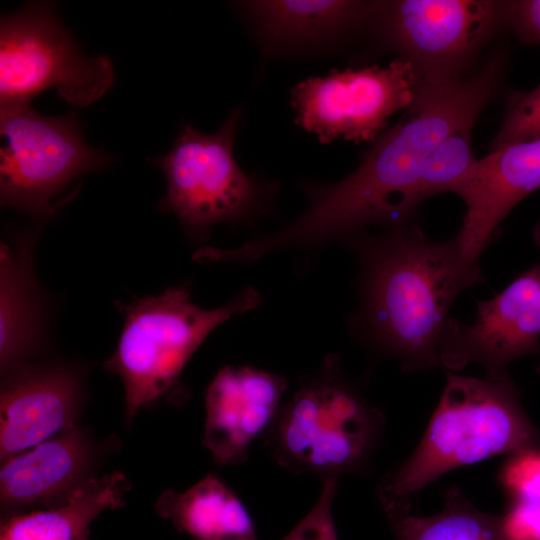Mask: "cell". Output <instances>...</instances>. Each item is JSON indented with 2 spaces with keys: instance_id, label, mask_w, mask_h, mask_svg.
<instances>
[{
  "instance_id": "1",
  "label": "cell",
  "mask_w": 540,
  "mask_h": 540,
  "mask_svg": "<svg viewBox=\"0 0 540 540\" xmlns=\"http://www.w3.org/2000/svg\"><path fill=\"white\" fill-rule=\"evenodd\" d=\"M506 62L505 51L492 50L459 81L417 87L413 103L378 135L357 169L339 182L311 188L306 210L277 233L261 237L260 251L347 237L371 224L391 229L414 223L426 200L421 179L427 157L454 131L475 125L501 84Z\"/></svg>"
},
{
  "instance_id": "2",
  "label": "cell",
  "mask_w": 540,
  "mask_h": 540,
  "mask_svg": "<svg viewBox=\"0 0 540 540\" xmlns=\"http://www.w3.org/2000/svg\"><path fill=\"white\" fill-rule=\"evenodd\" d=\"M361 263L358 329L407 373L440 367L439 341L457 296L484 282L457 239L431 241L415 223L346 237Z\"/></svg>"
},
{
  "instance_id": "3",
  "label": "cell",
  "mask_w": 540,
  "mask_h": 540,
  "mask_svg": "<svg viewBox=\"0 0 540 540\" xmlns=\"http://www.w3.org/2000/svg\"><path fill=\"white\" fill-rule=\"evenodd\" d=\"M540 446L512 378L492 381L447 373L438 405L412 454L382 479L386 516L411 512L414 498L445 473Z\"/></svg>"
},
{
  "instance_id": "4",
  "label": "cell",
  "mask_w": 540,
  "mask_h": 540,
  "mask_svg": "<svg viewBox=\"0 0 540 540\" xmlns=\"http://www.w3.org/2000/svg\"><path fill=\"white\" fill-rule=\"evenodd\" d=\"M384 417L328 356L317 375L285 403L267 433L275 462L321 478L365 471L378 447Z\"/></svg>"
},
{
  "instance_id": "5",
  "label": "cell",
  "mask_w": 540,
  "mask_h": 540,
  "mask_svg": "<svg viewBox=\"0 0 540 540\" xmlns=\"http://www.w3.org/2000/svg\"><path fill=\"white\" fill-rule=\"evenodd\" d=\"M260 301L259 292L248 287L220 308L203 309L183 285L121 305L123 329L104 367L123 383L126 417L132 420L139 408L179 387L183 368L205 338Z\"/></svg>"
},
{
  "instance_id": "6",
  "label": "cell",
  "mask_w": 540,
  "mask_h": 540,
  "mask_svg": "<svg viewBox=\"0 0 540 540\" xmlns=\"http://www.w3.org/2000/svg\"><path fill=\"white\" fill-rule=\"evenodd\" d=\"M507 28L506 1H377L369 31L385 51L412 65L418 86L459 81Z\"/></svg>"
},
{
  "instance_id": "7",
  "label": "cell",
  "mask_w": 540,
  "mask_h": 540,
  "mask_svg": "<svg viewBox=\"0 0 540 540\" xmlns=\"http://www.w3.org/2000/svg\"><path fill=\"white\" fill-rule=\"evenodd\" d=\"M114 83L107 56L85 57L61 24L55 4L34 1L0 21V108L30 105L54 88L75 108L103 97Z\"/></svg>"
},
{
  "instance_id": "8",
  "label": "cell",
  "mask_w": 540,
  "mask_h": 540,
  "mask_svg": "<svg viewBox=\"0 0 540 540\" xmlns=\"http://www.w3.org/2000/svg\"><path fill=\"white\" fill-rule=\"evenodd\" d=\"M241 114L242 108H234L213 133L184 124L172 148L150 159L167 183L159 208L174 214L192 237L203 239L221 222L252 218L267 200L268 189L233 156Z\"/></svg>"
},
{
  "instance_id": "9",
  "label": "cell",
  "mask_w": 540,
  "mask_h": 540,
  "mask_svg": "<svg viewBox=\"0 0 540 540\" xmlns=\"http://www.w3.org/2000/svg\"><path fill=\"white\" fill-rule=\"evenodd\" d=\"M0 202L36 217H49L55 201L77 177L115 159L89 146L74 113L44 116L30 105L0 108Z\"/></svg>"
},
{
  "instance_id": "10",
  "label": "cell",
  "mask_w": 540,
  "mask_h": 540,
  "mask_svg": "<svg viewBox=\"0 0 540 540\" xmlns=\"http://www.w3.org/2000/svg\"><path fill=\"white\" fill-rule=\"evenodd\" d=\"M412 65L396 58L387 67L331 70L309 77L291 91L295 122L327 144L342 137L357 144L374 141L391 115L414 101Z\"/></svg>"
},
{
  "instance_id": "11",
  "label": "cell",
  "mask_w": 540,
  "mask_h": 540,
  "mask_svg": "<svg viewBox=\"0 0 540 540\" xmlns=\"http://www.w3.org/2000/svg\"><path fill=\"white\" fill-rule=\"evenodd\" d=\"M476 318L465 324L449 318L439 341L440 367L460 371L480 364L484 378H511L508 366L517 359L540 356V265L518 275L488 300H476Z\"/></svg>"
},
{
  "instance_id": "12",
  "label": "cell",
  "mask_w": 540,
  "mask_h": 540,
  "mask_svg": "<svg viewBox=\"0 0 540 540\" xmlns=\"http://www.w3.org/2000/svg\"><path fill=\"white\" fill-rule=\"evenodd\" d=\"M287 380L249 366H226L205 396L203 442L222 465L245 460L252 442L271 427L282 404Z\"/></svg>"
},
{
  "instance_id": "13",
  "label": "cell",
  "mask_w": 540,
  "mask_h": 540,
  "mask_svg": "<svg viewBox=\"0 0 540 540\" xmlns=\"http://www.w3.org/2000/svg\"><path fill=\"white\" fill-rule=\"evenodd\" d=\"M540 188V138L491 151L454 191L466 212L456 237L468 259L479 262L502 221Z\"/></svg>"
},
{
  "instance_id": "14",
  "label": "cell",
  "mask_w": 540,
  "mask_h": 540,
  "mask_svg": "<svg viewBox=\"0 0 540 540\" xmlns=\"http://www.w3.org/2000/svg\"><path fill=\"white\" fill-rule=\"evenodd\" d=\"M14 370L1 387V461L76 427L81 399V379L67 367Z\"/></svg>"
},
{
  "instance_id": "15",
  "label": "cell",
  "mask_w": 540,
  "mask_h": 540,
  "mask_svg": "<svg viewBox=\"0 0 540 540\" xmlns=\"http://www.w3.org/2000/svg\"><path fill=\"white\" fill-rule=\"evenodd\" d=\"M92 447L74 427L2 460L0 502L4 517L67 503L92 477Z\"/></svg>"
},
{
  "instance_id": "16",
  "label": "cell",
  "mask_w": 540,
  "mask_h": 540,
  "mask_svg": "<svg viewBox=\"0 0 540 540\" xmlns=\"http://www.w3.org/2000/svg\"><path fill=\"white\" fill-rule=\"evenodd\" d=\"M239 6L268 53L323 49L369 30L377 1L269 0Z\"/></svg>"
},
{
  "instance_id": "17",
  "label": "cell",
  "mask_w": 540,
  "mask_h": 540,
  "mask_svg": "<svg viewBox=\"0 0 540 540\" xmlns=\"http://www.w3.org/2000/svg\"><path fill=\"white\" fill-rule=\"evenodd\" d=\"M34 237L1 244L0 365L1 374L16 369L38 345L41 317L32 272Z\"/></svg>"
},
{
  "instance_id": "18",
  "label": "cell",
  "mask_w": 540,
  "mask_h": 540,
  "mask_svg": "<svg viewBox=\"0 0 540 540\" xmlns=\"http://www.w3.org/2000/svg\"><path fill=\"white\" fill-rule=\"evenodd\" d=\"M155 508L159 516L195 540H258L243 502L213 474L184 492L164 491Z\"/></svg>"
},
{
  "instance_id": "19",
  "label": "cell",
  "mask_w": 540,
  "mask_h": 540,
  "mask_svg": "<svg viewBox=\"0 0 540 540\" xmlns=\"http://www.w3.org/2000/svg\"><path fill=\"white\" fill-rule=\"evenodd\" d=\"M128 489L120 472L92 477L61 506L2 518L0 540H88L91 523L123 506Z\"/></svg>"
},
{
  "instance_id": "20",
  "label": "cell",
  "mask_w": 540,
  "mask_h": 540,
  "mask_svg": "<svg viewBox=\"0 0 540 540\" xmlns=\"http://www.w3.org/2000/svg\"><path fill=\"white\" fill-rule=\"evenodd\" d=\"M386 517L396 540H508L500 515L480 510L455 486L446 493L439 513Z\"/></svg>"
},
{
  "instance_id": "21",
  "label": "cell",
  "mask_w": 540,
  "mask_h": 540,
  "mask_svg": "<svg viewBox=\"0 0 540 540\" xmlns=\"http://www.w3.org/2000/svg\"><path fill=\"white\" fill-rule=\"evenodd\" d=\"M474 124L464 126L440 142L427 157L421 179L426 199L454 191L471 175L478 160L472 149Z\"/></svg>"
},
{
  "instance_id": "22",
  "label": "cell",
  "mask_w": 540,
  "mask_h": 540,
  "mask_svg": "<svg viewBox=\"0 0 540 540\" xmlns=\"http://www.w3.org/2000/svg\"><path fill=\"white\" fill-rule=\"evenodd\" d=\"M540 138V84L508 95L503 121L491 151Z\"/></svg>"
},
{
  "instance_id": "23",
  "label": "cell",
  "mask_w": 540,
  "mask_h": 540,
  "mask_svg": "<svg viewBox=\"0 0 540 540\" xmlns=\"http://www.w3.org/2000/svg\"><path fill=\"white\" fill-rule=\"evenodd\" d=\"M498 479L510 502H540V446L507 456Z\"/></svg>"
},
{
  "instance_id": "24",
  "label": "cell",
  "mask_w": 540,
  "mask_h": 540,
  "mask_svg": "<svg viewBox=\"0 0 540 540\" xmlns=\"http://www.w3.org/2000/svg\"><path fill=\"white\" fill-rule=\"evenodd\" d=\"M339 477L322 479V490L313 508L281 540H339L332 514Z\"/></svg>"
},
{
  "instance_id": "25",
  "label": "cell",
  "mask_w": 540,
  "mask_h": 540,
  "mask_svg": "<svg viewBox=\"0 0 540 540\" xmlns=\"http://www.w3.org/2000/svg\"><path fill=\"white\" fill-rule=\"evenodd\" d=\"M500 519L508 540H540V502L512 501Z\"/></svg>"
},
{
  "instance_id": "26",
  "label": "cell",
  "mask_w": 540,
  "mask_h": 540,
  "mask_svg": "<svg viewBox=\"0 0 540 540\" xmlns=\"http://www.w3.org/2000/svg\"><path fill=\"white\" fill-rule=\"evenodd\" d=\"M507 28L526 45L540 46V0L506 1Z\"/></svg>"
},
{
  "instance_id": "27",
  "label": "cell",
  "mask_w": 540,
  "mask_h": 540,
  "mask_svg": "<svg viewBox=\"0 0 540 540\" xmlns=\"http://www.w3.org/2000/svg\"><path fill=\"white\" fill-rule=\"evenodd\" d=\"M533 238H534V241H535L536 245L540 249V222H538L536 224L535 228H534Z\"/></svg>"
}]
</instances>
